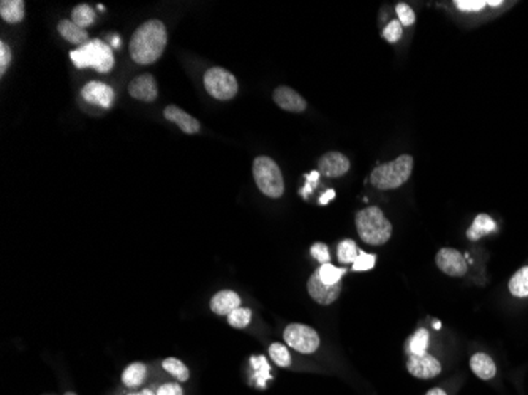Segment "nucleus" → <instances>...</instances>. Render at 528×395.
I'll return each instance as SVG.
<instances>
[{"instance_id": "obj_42", "label": "nucleus", "mask_w": 528, "mask_h": 395, "mask_svg": "<svg viewBox=\"0 0 528 395\" xmlns=\"http://www.w3.org/2000/svg\"><path fill=\"white\" fill-rule=\"evenodd\" d=\"M487 5H490V6H498V5H502V2H487Z\"/></svg>"}, {"instance_id": "obj_16", "label": "nucleus", "mask_w": 528, "mask_h": 395, "mask_svg": "<svg viewBox=\"0 0 528 395\" xmlns=\"http://www.w3.org/2000/svg\"><path fill=\"white\" fill-rule=\"evenodd\" d=\"M241 307V297L237 296L234 291H220L217 293L211 300V308L212 312L220 315V316H228L231 312H234L236 308Z\"/></svg>"}, {"instance_id": "obj_5", "label": "nucleus", "mask_w": 528, "mask_h": 395, "mask_svg": "<svg viewBox=\"0 0 528 395\" xmlns=\"http://www.w3.org/2000/svg\"><path fill=\"white\" fill-rule=\"evenodd\" d=\"M253 177L259 191L269 198H280L285 191L284 176L279 164L269 157H258L253 162Z\"/></svg>"}, {"instance_id": "obj_1", "label": "nucleus", "mask_w": 528, "mask_h": 395, "mask_svg": "<svg viewBox=\"0 0 528 395\" xmlns=\"http://www.w3.org/2000/svg\"><path fill=\"white\" fill-rule=\"evenodd\" d=\"M168 41L166 27L158 19H150L136 28L130 40V56L140 65H150L160 59Z\"/></svg>"}, {"instance_id": "obj_28", "label": "nucleus", "mask_w": 528, "mask_h": 395, "mask_svg": "<svg viewBox=\"0 0 528 395\" xmlns=\"http://www.w3.org/2000/svg\"><path fill=\"white\" fill-rule=\"evenodd\" d=\"M269 356L279 367H289L291 365V354L285 344L272 343L269 347Z\"/></svg>"}, {"instance_id": "obj_23", "label": "nucleus", "mask_w": 528, "mask_h": 395, "mask_svg": "<svg viewBox=\"0 0 528 395\" xmlns=\"http://www.w3.org/2000/svg\"><path fill=\"white\" fill-rule=\"evenodd\" d=\"M429 332L425 329H419L408 342V351L411 356H423L428 353Z\"/></svg>"}, {"instance_id": "obj_29", "label": "nucleus", "mask_w": 528, "mask_h": 395, "mask_svg": "<svg viewBox=\"0 0 528 395\" xmlns=\"http://www.w3.org/2000/svg\"><path fill=\"white\" fill-rule=\"evenodd\" d=\"M227 318H228L229 325L233 326V327H236V329H244V327H247L250 325L252 312H250V308H242V307H239V308H236L234 312H231L227 316Z\"/></svg>"}, {"instance_id": "obj_32", "label": "nucleus", "mask_w": 528, "mask_h": 395, "mask_svg": "<svg viewBox=\"0 0 528 395\" xmlns=\"http://www.w3.org/2000/svg\"><path fill=\"white\" fill-rule=\"evenodd\" d=\"M395 11H397V16H399L400 24L403 27H410V26L415 24V21H416L415 11L411 10L407 4H399V5H397L395 6Z\"/></svg>"}, {"instance_id": "obj_6", "label": "nucleus", "mask_w": 528, "mask_h": 395, "mask_svg": "<svg viewBox=\"0 0 528 395\" xmlns=\"http://www.w3.org/2000/svg\"><path fill=\"white\" fill-rule=\"evenodd\" d=\"M205 88L209 95L217 100L227 102V100L234 98L239 90V84L233 73L222 67L209 68L205 75Z\"/></svg>"}, {"instance_id": "obj_33", "label": "nucleus", "mask_w": 528, "mask_h": 395, "mask_svg": "<svg viewBox=\"0 0 528 395\" xmlns=\"http://www.w3.org/2000/svg\"><path fill=\"white\" fill-rule=\"evenodd\" d=\"M252 364L255 365V369L258 370L257 372L258 383L264 386L266 379L269 378V365H267V362L264 361V357H252Z\"/></svg>"}, {"instance_id": "obj_8", "label": "nucleus", "mask_w": 528, "mask_h": 395, "mask_svg": "<svg viewBox=\"0 0 528 395\" xmlns=\"http://www.w3.org/2000/svg\"><path fill=\"white\" fill-rule=\"evenodd\" d=\"M437 268L450 277H464L468 270L465 256L455 248H441L435 256Z\"/></svg>"}, {"instance_id": "obj_17", "label": "nucleus", "mask_w": 528, "mask_h": 395, "mask_svg": "<svg viewBox=\"0 0 528 395\" xmlns=\"http://www.w3.org/2000/svg\"><path fill=\"white\" fill-rule=\"evenodd\" d=\"M470 369H472V372L480 379H484V381L494 379L497 375V365L494 359L486 353L473 354L472 359H470Z\"/></svg>"}, {"instance_id": "obj_22", "label": "nucleus", "mask_w": 528, "mask_h": 395, "mask_svg": "<svg viewBox=\"0 0 528 395\" xmlns=\"http://www.w3.org/2000/svg\"><path fill=\"white\" fill-rule=\"evenodd\" d=\"M146 372H147L146 365L141 362L130 364L124 370V373H122V381H124L127 387L140 386L144 381V378H146Z\"/></svg>"}, {"instance_id": "obj_40", "label": "nucleus", "mask_w": 528, "mask_h": 395, "mask_svg": "<svg viewBox=\"0 0 528 395\" xmlns=\"http://www.w3.org/2000/svg\"><path fill=\"white\" fill-rule=\"evenodd\" d=\"M425 395H447L443 389H440V387H433V389H430Z\"/></svg>"}, {"instance_id": "obj_10", "label": "nucleus", "mask_w": 528, "mask_h": 395, "mask_svg": "<svg viewBox=\"0 0 528 395\" xmlns=\"http://www.w3.org/2000/svg\"><path fill=\"white\" fill-rule=\"evenodd\" d=\"M407 370L410 372V375H413L415 378L430 379L440 375L441 364L438 359L428 353L423 356H410L407 361Z\"/></svg>"}, {"instance_id": "obj_21", "label": "nucleus", "mask_w": 528, "mask_h": 395, "mask_svg": "<svg viewBox=\"0 0 528 395\" xmlns=\"http://www.w3.org/2000/svg\"><path fill=\"white\" fill-rule=\"evenodd\" d=\"M508 288L514 297H528V265L511 277Z\"/></svg>"}, {"instance_id": "obj_14", "label": "nucleus", "mask_w": 528, "mask_h": 395, "mask_svg": "<svg viewBox=\"0 0 528 395\" xmlns=\"http://www.w3.org/2000/svg\"><path fill=\"white\" fill-rule=\"evenodd\" d=\"M274 102H276L281 110L288 112H304L307 107V102L301 97V93L288 85H280L274 90Z\"/></svg>"}, {"instance_id": "obj_26", "label": "nucleus", "mask_w": 528, "mask_h": 395, "mask_svg": "<svg viewBox=\"0 0 528 395\" xmlns=\"http://www.w3.org/2000/svg\"><path fill=\"white\" fill-rule=\"evenodd\" d=\"M359 255V250H358V246L356 242L351 241V239H345L338 243L337 247V256H338V261L343 263V264H353L354 261H356V258Z\"/></svg>"}, {"instance_id": "obj_39", "label": "nucleus", "mask_w": 528, "mask_h": 395, "mask_svg": "<svg viewBox=\"0 0 528 395\" xmlns=\"http://www.w3.org/2000/svg\"><path fill=\"white\" fill-rule=\"evenodd\" d=\"M334 196H336V191H334V190H328L326 193H323V196L320 198V204H321V206L328 204L329 201H331L332 198H334Z\"/></svg>"}, {"instance_id": "obj_13", "label": "nucleus", "mask_w": 528, "mask_h": 395, "mask_svg": "<svg viewBox=\"0 0 528 395\" xmlns=\"http://www.w3.org/2000/svg\"><path fill=\"white\" fill-rule=\"evenodd\" d=\"M350 160L340 152L324 154L318 162V172L326 177H340L348 172Z\"/></svg>"}, {"instance_id": "obj_18", "label": "nucleus", "mask_w": 528, "mask_h": 395, "mask_svg": "<svg viewBox=\"0 0 528 395\" xmlns=\"http://www.w3.org/2000/svg\"><path fill=\"white\" fill-rule=\"evenodd\" d=\"M57 28H59V33L62 35V37L67 41L73 43V45L84 46L89 43L88 32H86L84 28H81L79 26H76L73 21L63 19V21H61L59 27H57Z\"/></svg>"}, {"instance_id": "obj_9", "label": "nucleus", "mask_w": 528, "mask_h": 395, "mask_svg": "<svg viewBox=\"0 0 528 395\" xmlns=\"http://www.w3.org/2000/svg\"><path fill=\"white\" fill-rule=\"evenodd\" d=\"M307 290H309L310 297L316 300L318 304L331 305L332 302H336V300L338 299L340 291H342V283H336V285L323 283L320 275H318V272L315 270L309 278Z\"/></svg>"}, {"instance_id": "obj_7", "label": "nucleus", "mask_w": 528, "mask_h": 395, "mask_svg": "<svg viewBox=\"0 0 528 395\" xmlns=\"http://www.w3.org/2000/svg\"><path fill=\"white\" fill-rule=\"evenodd\" d=\"M284 339L288 347L302 354H312L320 347V337L316 330L306 325H289L285 329Z\"/></svg>"}, {"instance_id": "obj_2", "label": "nucleus", "mask_w": 528, "mask_h": 395, "mask_svg": "<svg viewBox=\"0 0 528 395\" xmlns=\"http://www.w3.org/2000/svg\"><path fill=\"white\" fill-rule=\"evenodd\" d=\"M356 229L368 246H383L393 236V225L380 207H367L356 214Z\"/></svg>"}, {"instance_id": "obj_25", "label": "nucleus", "mask_w": 528, "mask_h": 395, "mask_svg": "<svg viewBox=\"0 0 528 395\" xmlns=\"http://www.w3.org/2000/svg\"><path fill=\"white\" fill-rule=\"evenodd\" d=\"M71 18H73V23L76 26L86 28L95 23V11H93L89 5L81 4V5H78L73 11H71Z\"/></svg>"}, {"instance_id": "obj_36", "label": "nucleus", "mask_w": 528, "mask_h": 395, "mask_svg": "<svg viewBox=\"0 0 528 395\" xmlns=\"http://www.w3.org/2000/svg\"><path fill=\"white\" fill-rule=\"evenodd\" d=\"M306 179H307L306 186H304V189L301 190V195H302L304 198H307V196L310 195V193L314 191L315 186L318 185V181H320V172H318V171L310 172V174L306 176Z\"/></svg>"}, {"instance_id": "obj_41", "label": "nucleus", "mask_w": 528, "mask_h": 395, "mask_svg": "<svg viewBox=\"0 0 528 395\" xmlns=\"http://www.w3.org/2000/svg\"><path fill=\"white\" fill-rule=\"evenodd\" d=\"M138 395H157L154 391H150V389H144V391H141Z\"/></svg>"}, {"instance_id": "obj_38", "label": "nucleus", "mask_w": 528, "mask_h": 395, "mask_svg": "<svg viewBox=\"0 0 528 395\" xmlns=\"http://www.w3.org/2000/svg\"><path fill=\"white\" fill-rule=\"evenodd\" d=\"M157 395H184L182 387L175 383H166L158 387Z\"/></svg>"}, {"instance_id": "obj_20", "label": "nucleus", "mask_w": 528, "mask_h": 395, "mask_svg": "<svg viewBox=\"0 0 528 395\" xmlns=\"http://www.w3.org/2000/svg\"><path fill=\"white\" fill-rule=\"evenodd\" d=\"M0 14L6 23L18 24L24 19V2L23 0H2Z\"/></svg>"}, {"instance_id": "obj_43", "label": "nucleus", "mask_w": 528, "mask_h": 395, "mask_svg": "<svg viewBox=\"0 0 528 395\" xmlns=\"http://www.w3.org/2000/svg\"><path fill=\"white\" fill-rule=\"evenodd\" d=\"M65 395H76V394H73V392H67Z\"/></svg>"}, {"instance_id": "obj_11", "label": "nucleus", "mask_w": 528, "mask_h": 395, "mask_svg": "<svg viewBox=\"0 0 528 395\" xmlns=\"http://www.w3.org/2000/svg\"><path fill=\"white\" fill-rule=\"evenodd\" d=\"M128 93L133 98L140 100V102H146V103L155 102L157 95H158L155 78L149 73L136 76L128 85Z\"/></svg>"}, {"instance_id": "obj_34", "label": "nucleus", "mask_w": 528, "mask_h": 395, "mask_svg": "<svg viewBox=\"0 0 528 395\" xmlns=\"http://www.w3.org/2000/svg\"><path fill=\"white\" fill-rule=\"evenodd\" d=\"M310 253H312V256L320 264H328L329 260H331V255H329L328 247L324 246V243H321V242L314 243L312 248H310Z\"/></svg>"}, {"instance_id": "obj_35", "label": "nucleus", "mask_w": 528, "mask_h": 395, "mask_svg": "<svg viewBox=\"0 0 528 395\" xmlns=\"http://www.w3.org/2000/svg\"><path fill=\"white\" fill-rule=\"evenodd\" d=\"M454 5L462 11H481L487 2H484V0H455Z\"/></svg>"}, {"instance_id": "obj_19", "label": "nucleus", "mask_w": 528, "mask_h": 395, "mask_svg": "<svg viewBox=\"0 0 528 395\" xmlns=\"http://www.w3.org/2000/svg\"><path fill=\"white\" fill-rule=\"evenodd\" d=\"M495 229H497V225H495L494 218H492L487 214H480L478 217L475 218L473 225L468 228L467 237L470 241H478L481 239V237L494 233Z\"/></svg>"}, {"instance_id": "obj_24", "label": "nucleus", "mask_w": 528, "mask_h": 395, "mask_svg": "<svg viewBox=\"0 0 528 395\" xmlns=\"http://www.w3.org/2000/svg\"><path fill=\"white\" fill-rule=\"evenodd\" d=\"M163 369L175 376L179 383H185L189 379L190 373L189 369L185 367L184 362H180L176 357H168L163 361Z\"/></svg>"}, {"instance_id": "obj_15", "label": "nucleus", "mask_w": 528, "mask_h": 395, "mask_svg": "<svg viewBox=\"0 0 528 395\" xmlns=\"http://www.w3.org/2000/svg\"><path fill=\"white\" fill-rule=\"evenodd\" d=\"M165 119H168L170 122H175V124L179 125V128L184 133L195 135L200 132V122L175 105L165 107Z\"/></svg>"}, {"instance_id": "obj_31", "label": "nucleus", "mask_w": 528, "mask_h": 395, "mask_svg": "<svg viewBox=\"0 0 528 395\" xmlns=\"http://www.w3.org/2000/svg\"><path fill=\"white\" fill-rule=\"evenodd\" d=\"M402 24L399 19L395 21H390V23L385 27V31H383V37H385V40H388L389 43H397L403 35V31H402Z\"/></svg>"}, {"instance_id": "obj_12", "label": "nucleus", "mask_w": 528, "mask_h": 395, "mask_svg": "<svg viewBox=\"0 0 528 395\" xmlns=\"http://www.w3.org/2000/svg\"><path fill=\"white\" fill-rule=\"evenodd\" d=\"M81 95L90 105H98L101 107H110L114 102V90L110 85L100 81H90L86 84Z\"/></svg>"}, {"instance_id": "obj_4", "label": "nucleus", "mask_w": 528, "mask_h": 395, "mask_svg": "<svg viewBox=\"0 0 528 395\" xmlns=\"http://www.w3.org/2000/svg\"><path fill=\"white\" fill-rule=\"evenodd\" d=\"M70 59L78 68H93L100 73H108L114 67L111 48L100 40H92L70 53Z\"/></svg>"}, {"instance_id": "obj_30", "label": "nucleus", "mask_w": 528, "mask_h": 395, "mask_svg": "<svg viewBox=\"0 0 528 395\" xmlns=\"http://www.w3.org/2000/svg\"><path fill=\"white\" fill-rule=\"evenodd\" d=\"M375 261H377V256L371 255V253H364V251H359V255L356 258V261L353 263V270L356 272H364V270H371Z\"/></svg>"}, {"instance_id": "obj_3", "label": "nucleus", "mask_w": 528, "mask_h": 395, "mask_svg": "<svg viewBox=\"0 0 528 395\" xmlns=\"http://www.w3.org/2000/svg\"><path fill=\"white\" fill-rule=\"evenodd\" d=\"M413 171V157L400 155L394 162L380 164L371 174V182L378 190L399 189L408 181Z\"/></svg>"}, {"instance_id": "obj_37", "label": "nucleus", "mask_w": 528, "mask_h": 395, "mask_svg": "<svg viewBox=\"0 0 528 395\" xmlns=\"http://www.w3.org/2000/svg\"><path fill=\"white\" fill-rule=\"evenodd\" d=\"M10 60H11L10 48L6 46V43L2 41V43H0V75H4L6 68H9Z\"/></svg>"}, {"instance_id": "obj_27", "label": "nucleus", "mask_w": 528, "mask_h": 395, "mask_svg": "<svg viewBox=\"0 0 528 395\" xmlns=\"http://www.w3.org/2000/svg\"><path fill=\"white\" fill-rule=\"evenodd\" d=\"M318 275H320L321 282L326 285H336L340 283V280L345 275L346 269H337L336 265H332L331 263L328 264H321L320 269H316Z\"/></svg>"}]
</instances>
